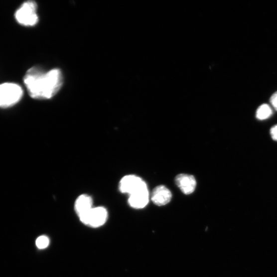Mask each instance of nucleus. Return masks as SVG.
<instances>
[{
  "instance_id": "f8f14e48",
  "label": "nucleus",
  "mask_w": 277,
  "mask_h": 277,
  "mask_svg": "<svg viewBox=\"0 0 277 277\" xmlns=\"http://www.w3.org/2000/svg\"><path fill=\"white\" fill-rule=\"evenodd\" d=\"M270 101L273 107L277 111V92L272 95Z\"/></svg>"
},
{
  "instance_id": "423d86ee",
  "label": "nucleus",
  "mask_w": 277,
  "mask_h": 277,
  "mask_svg": "<svg viewBox=\"0 0 277 277\" xmlns=\"http://www.w3.org/2000/svg\"><path fill=\"white\" fill-rule=\"evenodd\" d=\"M149 197L148 190L146 184L129 195V203L134 209H143L148 203Z\"/></svg>"
},
{
  "instance_id": "f257e3e1",
  "label": "nucleus",
  "mask_w": 277,
  "mask_h": 277,
  "mask_svg": "<svg viewBox=\"0 0 277 277\" xmlns=\"http://www.w3.org/2000/svg\"><path fill=\"white\" fill-rule=\"evenodd\" d=\"M23 81L31 98L48 99L53 97L59 92L63 78L59 69L45 72L41 68L34 67L27 72Z\"/></svg>"
},
{
  "instance_id": "6e6552de",
  "label": "nucleus",
  "mask_w": 277,
  "mask_h": 277,
  "mask_svg": "<svg viewBox=\"0 0 277 277\" xmlns=\"http://www.w3.org/2000/svg\"><path fill=\"white\" fill-rule=\"evenodd\" d=\"M172 194L170 190L164 185L155 187L151 194V200L158 206H163L168 204L171 199Z\"/></svg>"
},
{
  "instance_id": "0eeeda50",
  "label": "nucleus",
  "mask_w": 277,
  "mask_h": 277,
  "mask_svg": "<svg viewBox=\"0 0 277 277\" xmlns=\"http://www.w3.org/2000/svg\"><path fill=\"white\" fill-rule=\"evenodd\" d=\"M175 181L184 194H191L195 191L197 182L193 176L184 174H179L176 176Z\"/></svg>"
},
{
  "instance_id": "f03ea898",
  "label": "nucleus",
  "mask_w": 277,
  "mask_h": 277,
  "mask_svg": "<svg viewBox=\"0 0 277 277\" xmlns=\"http://www.w3.org/2000/svg\"><path fill=\"white\" fill-rule=\"evenodd\" d=\"M23 96L21 86L13 83L0 84V108L6 109L18 103Z\"/></svg>"
},
{
  "instance_id": "20e7f679",
  "label": "nucleus",
  "mask_w": 277,
  "mask_h": 277,
  "mask_svg": "<svg viewBox=\"0 0 277 277\" xmlns=\"http://www.w3.org/2000/svg\"><path fill=\"white\" fill-rule=\"evenodd\" d=\"M79 217L84 224L93 228H98L102 226L106 222L108 213L105 207H93L89 213Z\"/></svg>"
},
{
  "instance_id": "1a4fd4ad",
  "label": "nucleus",
  "mask_w": 277,
  "mask_h": 277,
  "mask_svg": "<svg viewBox=\"0 0 277 277\" xmlns=\"http://www.w3.org/2000/svg\"><path fill=\"white\" fill-rule=\"evenodd\" d=\"M93 199L90 196L81 195L76 200L75 209L78 216L89 213L93 208Z\"/></svg>"
},
{
  "instance_id": "39448f33",
  "label": "nucleus",
  "mask_w": 277,
  "mask_h": 277,
  "mask_svg": "<svg viewBox=\"0 0 277 277\" xmlns=\"http://www.w3.org/2000/svg\"><path fill=\"white\" fill-rule=\"evenodd\" d=\"M146 184L140 177L130 175L125 176L121 180L119 188L121 193L130 195Z\"/></svg>"
},
{
  "instance_id": "9b49d317",
  "label": "nucleus",
  "mask_w": 277,
  "mask_h": 277,
  "mask_svg": "<svg viewBox=\"0 0 277 277\" xmlns=\"http://www.w3.org/2000/svg\"><path fill=\"white\" fill-rule=\"evenodd\" d=\"M49 244V239L45 236H41L36 240V246L40 249H44L46 248Z\"/></svg>"
},
{
  "instance_id": "ddd939ff",
  "label": "nucleus",
  "mask_w": 277,
  "mask_h": 277,
  "mask_svg": "<svg viewBox=\"0 0 277 277\" xmlns=\"http://www.w3.org/2000/svg\"><path fill=\"white\" fill-rule=\"evenodd\" d=\"M271 135L273 139L277 141V125L271 129Z\"/></svg>"
},
{
  "instance_id": "7ed1b4c3",
  "label": "nucleus",
  "mask_w": 277,
  "mask_h": 277,
  "mask_svg": "<svg viewBox=\"0 0 277 277\" xmlns=\"http://www.w3.org/2000/svg\"><path fill=\"white\" fill-rule=\"evenodd\" d=\"M37 5L32 1L23 3L15 12V19L20 25L25 26H33L39 21L37 13Z\"/></svg>"
},
{
  "instance_id": "9d476101",
  "label": "nucleus",
  "mask_w": 277,
  "mask_h": 277,
  "mask_svg": "<svg viewBox=\"0 0 277 277\" xmlns=\"http://www.w3.org/2000/svg\"><path fill=\"white\" fill-rule=\"evenodd\" d=\"M272 114V110L268 105H263L260 107L257 111L256 116L259 120H265L269 118Z\"/></svg>"
}]
</instances>
